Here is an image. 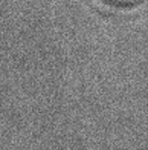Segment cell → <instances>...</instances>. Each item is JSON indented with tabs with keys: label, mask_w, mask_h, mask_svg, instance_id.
I'll use <instances>...</instances> for the list:
<instances>
[{
	"label": "cell",
	"mask_w": 148,
	"mask_h": 150,
	"mask_svg": "<svg viewBox=\"0 0 148 150\" xmlns=\"http://www.w3.org/2000/svg\"><path fill=\"white\" fill-rule=\"evenodd\" d=\"M116 2H125V0H116Z\"/></svg>",
	"instance_id": "6da1fadb"
}]
</instances>
